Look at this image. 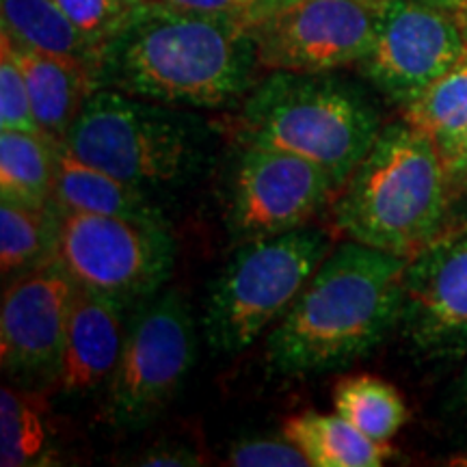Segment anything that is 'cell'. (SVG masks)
<instances>
[{
    "label": "cell",
    "mask_w": 467,
    "mask_h": 467,
    "mask_svg": "<svg viewBox=\"0 0 467 467\" xmlns=\"http://www.w3.org/2000/svg\"><path fill=\"white\" fill-rule=\"evenodd\" d=\"M254 26L143 0L104 44L98 85L178 109H223L254 89Z\"/></svg>",
    "instance_id": "1"
},
{
    "label": "cell",
    "mask_w": 467,
    "mask_h": 467,
    "mask_svg": "<svg viewBox=\"0 0 467 467\" xmlns=\"http://www.w3.org/2000/svg\"><path fill=\"white\" fill-rule=\"evenodd\" d=\"M409 258L347 241L331 249L265 344L266 372L307 379L375 350L402 312Z\"/></svg>",
    "instance_id": "2"
},
{
    "label": "cell",
    "mask_w": 467,
    "mask_h": 467,
    "mask_svg": "<svg viewBox=\"0 0 467 467\" xmlns=\"http://www.w3.org/2000/svg\"><path fill=\"white\" fill-rule=\"evenodd\" d=\"M451 208L440 150L402 119L381 128L337 191L334 225L348 241L411 260L446 234Z\"/></svg>",
    "instance_id": "3"
},
{
    "label": "cell",
    "mask_w": 467,
    "mask_h": 467,
    "mask_svg": "<svg viewBox=\"0 0 467 467\" xmlns=\"http://www.w3.org/2000/svg\"><path fill=\"white\" fill-rule=\"evenodd\" d=\"M234 126L241 145L317 162L342 189L377 141L381 115L361 87L334 72L275 69L244 96Z\"/></svg>",
    "instance_id": "4"
},
{
    "label": "cell",
    "mask_w": 467,
    "mask_h": 467,
    "mask_svg": "<svg viewBox=\"0 0 467 467\" xmlns=\"http://www.w3.org/2000/svg\"><path fill=\"white\" fill-rule=\"evenodd\" d=\"M206 139L203 121L189 110L98 87L61 143L87 165L150 191L195 173Z\"/></svg>",
    "instance_id": "5"
},
{
    "label": "cell",
    "mask_w": 467,
    "mask_h": 467,
    "mask_svg": "<svg viewBox=\"0 0 467 467\" xmlns=\"http://www.w3.org/2000/svg\"><path fill=\"white\" fill-rule=\"evenodd\" d=\"M331 249L329 234L312 225L241 244L210 285L203 309L210 350L238 355L251 347L285 317Z\"/></svg>",
    "instance_id": "6"
},
{
    "label": "cell",
    "mask_w": 467,
    "mask_h": 467,
    "mask_svg": "<svg viewBox=\"0 0 467 467\" xmlns=\"http://www.w3.org/2000/svg\"><path fill=\"white\" fill-rule=\"evenodd\" d=\"M197 355L195 320L178 290L132 307L119 361L107 383L104 418L117 431H141L171 405Z\"/></svg>",
    "instance_id": "7"
},
{
    "label": "cell",
    "mask_w": 467,
    "mask_h": 467,
    "mask_svg": "<svg viewBox=\"0 0 467 467\" xmlns=\"http://www.w3.org/2000/svg\"><path fill=\"white\" fill-rule=\"evenodd\" d=\"M61 213L55 260L80 288L137 307L171 277L175 241L165 221Z\"/></svg>",
    "instance_id": "8"
},
{
    "label": "cell",
    "mask_w": 467,
    "mask_h": 467,
    "mask_svg": "<svg viewBox=\"0 0 467 467\" xmlns=\"http://www.w3.org/2000/svg\"><path fill=\"white\" fill-rule=\"evenodd\" d=\"M340 186L327 169L288 151L241 145L225 186V227L232 243L296 230L325 206Z\"/></svg>",
    "instance_id": "9"
},
{
    "label": "cell",
    "mask_w": 467,
    "mask_h": 467,
    "mask_svg": "<svg viewBox=\"0 0 467 467\" xmlns=\"http://www.w3.org/2000/svg\"><path fill=\"white\" fill-rule=\"evenodd\" d=\"M467 50V16L435 0H389L361 74L396 104H411Z\"/></svg>",
    "instance_id": "10"
},
{
    "label": "cell",
    "mask_w": 467,
    "mask_h": 467,
    "mask_svg": "<svg viewBox=\"0 0 467 467\" xmlns=\"http://www.w3.org/2000/svg\"><path fill=\"white\" fill-rule=\"evenodd\" d=\"M383 7L370 0H299L254 25L262 69L334 72L359 63L377 37Z\"/></svg>",
    "instance_id": "11"
},
{
    "label": "cell",
    "mask_w": 467,
    "mask_h": 467,
    "mask_svg": "<svg viewBox=\"0 0 467 467\" xmlns=\"http://www.w3.org/2000/svg\"><path fill=\"white\" fill-rule=\"evenodd\" d=\"M400 336L422 361L467 355V230L446 232L409 260Z\"/></svg>",
    "instance_id": "12"
},
{
    "label": "cell",
    "mask_w": 467,
    "mask_h": 467,
    "mask_svg": "<svg viewBox=\"0 0 467 467\" xmlns=\"http://www.w3.org/2000/svg\"><path fill=\"white\" fill-rule=\"evenodd\" d=\"M78 284L58 260L11 279L0 306V361L17 381L55 379Z\"/></svg>",
    "instance_id": "13"
},
{
    "label": "cell",
    "mask_w": 467,
    "mask_h": 467,
    "mask_svg": "<svg viewBox=\"0 0 467 467\" xmlns=\"http://www.w3.org/2000/svg\"><path fill=\"white\" fill-rule=\"evenodd\" d=\"M130 312L124 303L78 285L66 344L50 383L58 394L85 399L107 388L119 361Z\"/></svg>",
    "instance_id": "14"
},
{
    "label": "cell",
    "mask_w": 467,
    "mask_h": 467,
    "mask_svg": "<svg viewBox=\"0 0 467 467\" xmlns=\"http://www.w3.org/2000/svg\"><path fill=\"white\" fill-rule=\"evenodd\" d=\"M3 48L14 57V61L25 74L39 130L61 143L74 121L78 119L87 98L100 87L96 72L80 63L44 55V52L16 44L5 33Z\"/></svg>",
    "instance_id": "15"
},
{
    "label": "cell",
    "mask_w": 467,
    "mask_h": 467,
    "mask_svg": "<svg viewBox=\"0 0 467 467\" xmlns=\"http://www.w3.org/2000/svg\"><path fill=\"white\" fill-rule=\"evenodd\" d=\"M50 202L67 213L165 221L148 191L87 165L67 151L63 143L57 145L55 186Z\"/></svg>",
    "instance_id": "16"
},
{
    "label": "cell",
    "mask_w": 467,
    "mask_h": 467,
    "mask_svg": "<svg viewBox=\"0 0 467 467\" xmlns=\"http://www.w3.org/2000/svg\"><path fill=\"white\" fill-rule=\"evenodd\" d=\"M3 33L16 44L91 67L98 76L102 48L63 14L55 0H0Z\"/></svg>",
    "instance_id": "17"
},
{
    "label": "cell",
    "mask_w": 467,
    "mask_h": 467,
    "mask_svg": "<svg viewBox=\"0 0 467 467\" xmlns=\"http://www.w3.org/2000/svg\"><path fill=\"white\" fill-rule=\"evenodd\" d=\"M314 467H377L392 457L389 443L370 440L342 416L306 411L284 426Z\"/></svg>",
    "instance_id": "18"
},
{
    "label": "cell",
    "mask_w": 467,
    "mask_h": 467,
    "mask_svg": "<svg viewBox=\"0 0 467 467\" xmlns=\"http://www.w3.org/2000/svg\"><path fill=\"white\" fill-rule=\"evenodd\" d=\"M61 213L55 203L0 202V273L5 282L55 260Z\"/></svg>",
    "instance_id": "19"
},
{
    "label": "cell",
    "mask_w": 467,
    "mask_h": 467,
    "mask_svg": "<svg viewBox=\"0 0 467 467\" xmlns=\"http://www.w3.org/2000/svg\"><path fill=\"white\" fill-rule=\"evenodd\" d=\"M57 145L44 132H0V197L31 206L50 203Z\"/></svg>",
    "instance_id": "20"
},
{
    "label": "cell",
    "mask_w": 467,
    "mask_h": 467,
    "mask_svg": "<svg viewBox=\"0 0 467 467\" xmlns=\"http://www.w3.org/2000/svg\"><path fill=\"white\" fill-rule=\"evenodd\" d=\"M55 459L48 409L39 394L3 385L0 392V465L35 467Z\"/></svg>",
    "instance_id": "21"
},
{
    "label": "cell",
    "mask_w": 467,
    "mask_h": 467,
    "mask_svg": "<svg viewBox=\"0 0 467 467\" xmlns=\"http://www.w3.org/2000/svg\"><path fill=\"white\" fill-rule=\"evenodd\" d=\"M337 416L370 440L388 443L407 422V405L394 385L377 377H347L334 389Z\"/></svg>",
    "instance_id": "22"
},
{
    "label": "cell",
    "mask_w": 467,
    "mask_h": 467,
    "mask_svg": "<svg viewBox=\"0 0 467 467\" xmlns=\"http://www.w3.org/2000/svg\"><path fill=\"white\" fill-rule=\"evenodd\" d=\"M405 121L433 139L446 154L467 128V50L422 96L405 107Z\"/></svg>",
    "instance_id": "23"
},
{
    "label": "cell",
    "mask_w": 467,
    "mask_h": 467,
    "mask_svg": "<svg viewBox=\"0 0 467 467\" xmlns=\"http://www.w3.org/2000/svg\"><path fill=\"white\" fill-rule=\"evenodd\" d=\"M93 44L104 48L143 0H55Z\"/></svg>",
    "instance_id": "24"
},
{
    "label": "cell",
    "mask_w": 467,
    "mask_h": 467,
    "mask_svg": "<svg viewBox=\"0 0 467 467\" xmlns=\"http://www.w3.org/2000/svg\"><path fill=\"white\" fill-rule=\"evenodd\" d=\"M0 130L42 132L35 121L25 74L5 48L0 58Z\"/></svg>",
    "instance_id": "25"
},
{
    "label": "cell",
    "mask_w": 467,
    "mask_h": 467,
    "mask_svg": "<svg viewBox=\"0 0 467 467\" xmlns=\"http://www.w3.org/2000/svg\"><path fill=\"white\" fill-rule=\"evenodd\" d=\"M227 463L236 467H309L306 452L290 437H249L236 441L227 452Z\"/></svg>",
    "instance_id": "26"
},
{
    "label": "cell",
    "mask_w": 467,
    "mask_h": 467,
    "mask_svg": "<svg viewBox=\"0 0 467 467\" xmlns=\"http://www.w3.org/2000/svg\"><path fill=\"white\" fill-rule=\"evenodd\" d=\"M148 3H161L167 7L195 11V14H213V16H238L244 20H258L260 0H148Z\"/></svg>",
    "instance_id": "27"
},
{
    "label": "cell",
    "mask_w": 467,
    "mask_h": 467,
    "mask_svg": "<svg viewBox=\"0 0 467 467\" xmlns=\"http://www.w3.org/2000/svg\"><path fill=\"white\" fill-rule=\"evenodd\" d=\"M443 167H446L448 186H451L452 203L467 191V128L446 154H441Z\"/></svg>",
    "instance_id": "28"
},
{
    "label": "cell",
    "mask_w": 467,
    "mask_h": 467,
    "mask_svg": "<svg viewBox=\"0 0 467 467\" xmlns=\"http://www.w3.org/2000/svg\"><path fill=\"white\" fill-rule=\"evenodd\" d=\"M141 465H200L202 457L186 446H175V443H161L151 448L139 461Z\"/></svg>",
    "instance_id": "29"
},
{
    "label": "cell",
    "mask_w": 467,
    "mask_h": 467,
    "mask_svg": "<svg viewBox=\"0 0 467 467\" xmlns=\"http://www.w3.org/2000/svg\"><path fill=\"white\" fill-rule=\"evenodd\" d=\"M457 230H467V191L452 203L451 217H448L446 232H457Z\"/></svg>",
    "instance_id": "30"
},
{
    "label": "cell",
    "mask_w": 467,
    "mask_h": 467,
    "mask_svg": "<svg viewBox=\"0 0 467 467\" xmlns=\"http://www.w3.org/2000/svg\"><path fill=\"white\" fill-rule=\"evenodd\" d=\"M459 400H461V405H463L465 411H467V368H465L463 377H461V383H459Z\"/></svg>",
    "instance_id": "31"
},
{
    "label": "cell",
    "mask_w": 467,
    "mask_h": 467,
    "mask_svg": "<svg viewBox=\"0 0 467 467\" xmlns=\"http://www.w3.org/2000/svg\"><path fill=\"white\" fill-rule=\"evenodd\" d=\"M435 3L446 5V7H461V5L467 3V0H435Z\"/></svg>",
    "instance_id": "32"
},
{
    "label": "cell",
    "mask_w": 467,
    "mask_h": 467,
    "mask_svg": "<svg viewBox=\"0 0 467 467\" xmlns=\"http://www.w3.org/2000/svg\"><path fill=\"white\" fill-rule=\"evenodd\" d=\"M370 3H372V5H377V7H383V5H385V3H389V0H370Z\"/></svg>",
    "instance_id": "33"
},
{
    "label": "cell",
    "mask_w": 467,
    "mask_h": 467,
    "mask_svg": "<svg viewBox=\"0 0 467 467\" xmlns=\"http://www.w3.org/2000/svg\"><path fill=\"white\" fill-rule=\"evenodd\" d=\"M463 5H465V7H467V3H463Z\"/></svg>",
    "instance_id": "34"
}]
</instances>
